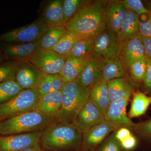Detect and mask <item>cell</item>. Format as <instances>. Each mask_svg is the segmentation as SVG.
<instances>
[{
    "mask_svg": "<svg viewBox=\"0 0 151 151\" xmlns=\"http://www.w3.org/2000/svg\"><path fill=\"white\" fill-rule=\"evenodd\" d=\"M108 1H91L65 24L69 32L95 38L107 28L105 13Z\"/></svg>",
    "mask_w": 151,
    "mask_h": 151,
    "instance_id": "6da1fadb",
    "label": "cell"
},
{
    "mask_svg": "<svg viewBox=\"0 0 151 151\" xmlns=\"http://www.w3.org/2000/svg\"><path fill=\"white\" fill-rule=\"evenodd\" d=\"M90 90L77 79L64 83L62 89V105L55 122L73 124L75 117L89 100Z\"/></svg>",
    "mask_w": 151,
    "mask_h": 151,
    "instance_id": "7a4b0ae2",
    "label": "cell"
},
{
    "mask_svg": "<svg viewBox=\"0 0 151 151\" xmlns=\"http://www.w3.org/2000/svg\"><path fill=\"white\" fill-rule=\"evenodd\" d=\"M55 122L37 110H32L0 122V135L42 132Z\"/></svg>",
    "mask_w": 151,
    "mask_h": 151,
    "instance_id": "3957f363",
    "label": "cell"
},
{
    "mask_svg": "<svg viewBox=\"0 0 151 151\" xmlns=\"http://www.w3.org/2000/svg\"><path fill=\"white\" fill-rule=\"evenodd\" d=\"M40 139L45 148L56 150L78 144L81 136L73 124L55 122L44 130Z\"/></svg>",
    "mask_w": 151,
    "mask_h": 151,
    "instance_id": "277c9868",
    "label": "cell"
},
{
    "mask_svg": "<svg viewBox=\"0 0 151 151\" xmlns=\"http://www.w3.org/2000/svg\"><path fill=\"white\" fill-rule=\"evenodd\" d=\"M39 97L37 89L22 90L12 99L0 104V122L25 112L36 110Z\"/></svg>",
    "mask_w": 151,
    "mask_h": 151,
    "instance_id": "5b68a950",
    "label": "cell"
},
{
    "mask_svg": "<svg viewBox=\"0 0 151 151\" xmlns=\"http://www.w3.org/2000/svg\"><path fill=\"white\" fill-rule=\"evenodd\" d=\"M49 27L43 18L32 23L0 35V42L8 43H28L39 40Z\"/></svg>",
    "mask_w": 151,
    "mask_h": 151,
    "instance_id": "8992f818",
    "label": "cell"
},
{
    "mask_svg": "<svg viewBox=\"0 0 151 151\" xmlns=\"http://www.w3.org/2000/svg\"><path fill=\"white\" fill-rule=\"evenodd\" d=\"M68 58L67 55H61L52 50L40 49L28 61L45 74H59Z\"/></svg>",
    "mask_w": 151,
    "mask_h": 151,
    "instance_id": "52a82bcc",
    "label": "cell"
},
{
    "mask_svg": "<svg viewBox=\"0 0 151 151\" xmlns=\"http://www.w3.org/2000/svg\"><path fill=\"white\" fill-rule=\"evenodd\" d=\"M121 43L118 33L107 28L94 39V52L104 59L119 58Z\"/></svg>",
    "mask_w": 151,
    "mask_h": 151,
    "instance_id": "ba28073f",
    "label": "cell"
},
{
    "mask_svg": "<svg viewBox=\"0 0 151 151\" xmlns=\"http://www.w3.org/2000/svg\"><path fill=\"white\" fill-rule=\"evenodd\" d=\"M42 132L0 137V151H20L39 144Z\"/></svg>",
    "mask_w": 151,
    "mask_h": 151,
    "instance_id": "9c48e42d",
    "label": "cell"
},
{
    "mask_svg": "<svg viewBox=\"0 0 151 151\" xmlns=\"http://www.w3.org/2000/svg\"><path fill=\"white\" fill-rule=\"evenodd\" d=\"M105 121L104 116L89 99L75 117L73 124L78 132L83 134Z\"/></svg>",
    "mask_w": 151,
    "mask_h": 151,
    "instance_id": "30bf717a",
    "label": "cell"
},
{
    "mask_svg": "<svg viewBox=\"0 0 151 151\" xmlns=\"http://www.w3.org/2000/svg\"><path fill=\"white\" fill-rule=\"evenodd\" d=\"M44 74L31 63L26 61L19 64L14 80L23 89H37Z\"/></svg>",
    "mask_w": 151,
    "mask_h": 151,
    "instance_id": "8fae6325",
    "label": "cell"
},
{
    "mask_svg": "<svg viewBox=\"0 0 151 151\" xmlns=\"http://www.w3.org/2000/svg\"><path fill=\"white\" fill-rule=\"evenodd\" d=\"M131 96L112 102L105 116L106 122L112 124L116 129L129 128L134 129L137 124L127 116V107Z\"/></svg>",
    "mask_w": 151,
    "mask_h": 151,
    "instance_id": "7c38bea8",
    "label": "cell"
},
{
    "mask_svg": "<svg viewBox=\"0 0 151 151\" xmlns=\"http://www.w3.org/2000/svg\"><path fill=\"white\" fill-rule=\"evenodd\" d=\"M5 59L19 63L28 61L32 56L40 49L38 41L28 43H3L0 45Z\"/></svg>",
    "mask_w": 151,
    "mask_h": 151,
    "instance_id": "4fadbf2b",
    "label": "cell"
},
{
    "mask_svg": "<svg viewBox=\"0 0 151 151\" xmlns=\"http://www.w3.org/2000/svg\"><path fill=\"white\" fill-rule=\"evenodd\" d=\"M119 58L126 67L129 68L134 62L138 60H147L144 45L138 37L122 42L119 52Z\"/></svg>",
    "mask_w": 151,
    "mask_h": 151,
    "instance_id": "5bb4252c",
    "label": "cell"
},
{
    "mask_svg": "<svg viewBox=\"0 0 151 151\" xmlns=\"http://www.w3.org/2000/svg\"><path fill=\"white\" fill-rule=\"evenodd\" d=\"M103 58L95 52L85 61L83 70L77 78L82 85L91 89L103 78L101 63Z\"/></svg>",
    "mask_w": 151,
    "mask_h": 151,
    "instance_id": "9a60e30c",
    "label": "cell"
},
{
    "mask_svg": "<svg viewBox=\"0 0 151 151\" xmlns=\"http://www.w3.org/2000/svg\"><path fill=\"white\" fill-rule=\"evenodd\" d=\"M62 99V90L41 96L38 100L36 110L55 121L61 108Z\"/></svg>",
    "mask_w": 151,
    "mask_h": 151,
    "instance_id": "2e32d148",
    "label": "cell"
},
{
    "mask_svg": "<svg viewBox=\"0 0 151 151\" xmlns=\"http://www.w3.org/2000/svg\"><path fill=\"white\" fill-rule=\"evenodd\" d=\"M127 10L122 1H109L105 13L107 29L118 32L127 15Z\"/></svg>",
    "mask_w": 151,
    "mask_h": 151,
    "instance_id": "e0dca14e",
    "label": "cell"
},
{
    "mask_svg": "<svg viewBox=\"0 0 151 151\" xmlns=\"http://www.w3.org/2000/svg\"><path fill=\"white\" fill-rule=\"evenodd\" d=\"M89 99L105 117L111 103L108 86V81L103 78L92 86Z\"/></svg>",
    "mask_w": 151,
    "mask_h": 151,
    "instance_id": "ac0fdd59",
    "label": "cell"
},
{
    "mask_svg": "<svg viewBox=\"0 0 151 151\" xmlns=\"http://www.w3.org/2000/svg\"><path fill=\"white\" fill-rule=\"evenodd\" d=\"M42 18L49 28L65 27L63 1L54 0L49 3L44 10Z\"/></svg>",
    "mask_w": 151,
    "mask_h": 151,
    "instance_id": "d6986e66",
    "label": "cell"
},
{
    "mask_svg": "<svg viewBox=\"0 0 151 151\" xmlns=\"http://www.w3.org/2000/svg\"><path fill=\"white\" fill-rule=\"evenodd\" d=\"M128 69L119 58L103 59L101 63L103 78L107 81L127 77Z\"/></svg>",
    "mask_w": 151,
    "mask_h": 151,
    "instance_id": "ffe728a7",
    "label": "cell"
},
{
    "mask_svg": "<svg viewBox=\"0 0 151 151\" xmlns=\"http://www.w3.org/2000/svg\"><path fill=\"white\" fill-rule=\"evenodd\" d=\"M116 129V127L105 121L84 132L83 134V141L87 145H96Z\"/></svg>",
    "mask_w": 151,
    "mask_h": 151,
    "instance_id": "44dd1931",
    "label": "cell"
},
{
    "mask_svg": "<svg viewBox=\"0 0 151 151\" xmlns=\"http://www.w3.org/2000/svg\"><path fill=\"white\" fill-rule=\"evenodd\" d=\"M127 10L126 17L117 32L121 42L137 37L139 34V16L133 11Z\"/></svg>",
    "mask_w": 151,
    "mask_h": 151,
    "instance_id": "7402d4cb",
    "label": "cell"
},
{
    "mask_svg": "<svg viewBox=\"0 0 151 151\" xmlns=\"http://www.w3.org/2000/svg\"><path fill=\"white\" fill-rule=\"evenodd\" d=\"M108 92L111 103L128 96L133 92L132 86L127 77L116 78L108 81Z\"/></svg>",
    "mask_w": 151,
    "mask_h": 151,
    "instance_id": "603a6c76",
    "label": "cell"
},
{
    "mask_svg": "<svg viewBox=\"0 0 151 151\" xmlns=\"http://www.w3.org/2000/svg\"><path fill=\"white\" fill-rule=\"evenodd\" d=\"M86 60L68 58L59 73L64 83L74 81L78 78L83 70Z\"/></svg>",
    "mask_w": 151,
    "mask_h": 151,
    "instance_id": "cb8c5ba5",
    "label": "cell"
},
{
    "mask_svg": "<svg viewBox=\"0 0 151 151\" xmlns=\"http://www.w3.org/2000/svg\"><path fill=\"white\" fill-rule=\"evenodd\" d=\"M151 104V96H148L138 90L133 94L128 117L132 119L143 116L147 112Z\"/></svg>",
    "mask_w": 151,
    "mask_h": 151,
    "instance_id": "d4e9b609",
    "label": "cell"
},
{
    "mask_svg": "<svg viewBox=\"0 0 151 151\" xmlns=\"http://www.w3.org/2000/svg\"><path fill=\"white\" fill-rule=\"evenodd\" d=\"M94 38L84 37L78 40L73 45L68 57L86 60L94 52Z\"/></svg>",
    "mask_w": 151,
    "mask_h": 151,
    "instance_id": "484cf974",
    "label": "cell"
},
{
    "mask_svg": "<svg viewBox=\"0 0 151 151\" xmlns=\"http://www.w3.org/2000/svg\"><path fill=\"white\" fill-rule=\"evenodd\" d=\"M68 32L65 27L50 28L38 40L40 49H51Z\"/></svg>",
    "mask_w": 151,
    "mask_h": 151,
    "instance_id": "4316f807",
    "label": "cell"
},
{
    "mask_svg": "<svg viewBox=\"0 0 151 151\" xmlns=\"http://www.w3.org/2000/svg\"><path fill=\"white\" fill-rule=\"evenodd\" d=\"M64 83L59 74H45L37 90L41 97L50 92L61 91Z\"/></svg>",
    "mask_w": 151,
    "mask_h": 151,
    "instance_id": "83f0119b",
    "label": "cell"
},
{
    "mask_svg": "<svg viewBox=\"0 0 151 151\" xmlns=\"http://www.w3.org/2000/svg\"><path fill=\"white\" fill-rule=\"evenodd\" d=\"M83 37H84L75 33L68 32L57 44L50 50H54L61 55L68 56L74 44Z\"/></svg>",
    "mask_w": 151,
    "mask_h": 151,
    "instance_id": "f1b7e54d",
    "label": "cell"
},
{
    "mask_svg": "<svg viewBox=\"0 0 151 151\" xmlns=\"http://www.w3.org/2000/svg\"><path fill=\"white\" fill-rule=\"evenodd\" d=\"M23 90L15 80L0 83V104L6 103Z\"/></svg>",
    "mask_w": 151,
    "mask_h": 151,
    "instance_id": "f546056e",
    "label": "cell"
},
{
    "mask_svg": "<svg viewBox=\"0 0 151 151\" xmlns=\"http://www.w3.org/2000/svg\"><path fill=\"white\" fill-rule=\"evenodd\" d=\"M91 1L88 0H64L63 10L64 21L66 23L83 7Z\"/></svg>",
    "mask_w": 151,
    "mask_h": 151,
    "instance_id": "4dcf8cb0",
    "label": "cell"
},
{
    "mask_svg": "<svg viewBox=\"0 0 151 151\" xmlns=\"http://www.w3.org/2000/svg\"><path fill=\"white\" fill-rule=\"evenodd\" d=\"M19 63L7 60L0 63V83L9 80H14L16 72Z\"/></svg>",
    "mask_w": 151,
    "mask_h": 151,
    "instance_id": "1f68e13d",
    "label": "cell"
},
{
    "mask_svg": "<svg viewBox=\"0 0 151 151\" xmlns=\"http://www.w3.org/2000/svg\"><path fill=\"white\" fill-rule=\"evenodd\" d=\"M147 60H137L128 68L132 78L137 82H143L145 80L147 70Z\"/></svg>",
    "mask_w": 151,
    "mask_h": 151,
    "instance_id": "d6a6232c",
    "label": "cell"
},
{
    "mask_svg": "<svg viewBox=\"0 0 151 151\" xmlns=\"http://www.w3.org/2000/svg\"><path fill=\"white\" fill-rule=\"evenodd\" d=\"M122 1L127 9L135 12L139 16L150 13L141 0H123Z\"/></svg>",
    "mask_w": 151,
    "mask_h": 151,
    "instance_id": "836d02e7",
    "label": "cell"
},
{
    "mask_svg": "<svg viewBox=\"0 0 151 151\" xmlns=\"http://www.w3.org/2000/svg\"><path fill=\"white\" fill-rule=\"evenodd\" d=\"M139 22V34L146 37L151 38V15H142Z\"/></svg>",
    "mask_w": 151,
    "mask_h": 151,
    "instance_id": "e575fe53",
    "label": "cell"
},
{
    "mask_svg": "<svg viewBox=\"0 0 151 151\" xmlns=\"http://www.w3.org/2000/svg\"><path fill=\"white\" fill-rule=\"evenodd\" d=\"M120 142L116 139L115 134L111 135L100 148V151H122Z\"/></svg>",
    "mask_w": 151,
    "mask_h": 151,
    "instance_id": "d590c367",
    "label": "cell"
},
{
    "mask_svg": "<svg viewBox=\"0 0 151 151\" xmlns=\"http://www.w3.org/2000/svg\"><path fill=\"white\" fill-rule=\"evenodd\" d=\"M134 129L144 137L151 138V119L144 123L137 124Z\"/></svg>",
    "mask_w": 151,
    "mask_h": 151,
    "instance_id": "8d00e7d4",
    "label": "cell"
},
{
    "mask_svg": "<svg viewBox=\"0 0 151 151\" xmlns=\"http://www.w3.org/2000/svg\"><path fill=\"white\" fill-rule=\"evenodd\" d=\"M147 70L145 77L144 81V88L145 91L151 92V59L148 58L147 60Z\"/></svg>",
    "mask_w": 151,
    "mask_h": 151,
    "instance_id": "74e56055",
    "label": "cell"
},
{
    "mask_svg": "<svg viewBox=\"0 0 151 151\" xmlns=\"http://www.w3.org/2000/svg\"><path fill=\"white\" fill-rule=\"evenodd\" d=\"M137 143L136 138L132 135L120 142L121 146L127 150H132L134 148Z\"/></svg>",
    "mask_w": 151,
    "mask_h": 151,
    "instance_id": "f35d334b",
    "label": "cell"
},
{
    "mask_svg": "<svg viewBox=\"0 0 151 151\" xmlns=\"http://www.w3.org/2000/svg\"><path fill=\"white\" fill-rule=\"evenodd\" d=\"M138 37L143 43L146 55L148 58L151 59V38L145 37L139 34Z\"/></svg>",
    "mask_w": 151,
    "mask_h": 151,
    "instance_id": "ab89813d",
    "label": "cell"
},
{
    "mask_svg": "<svg viewBox=\"0 0 151 151\" xmlns=\"http://www.w3.org/2000/svg\"><path fill=\"white\" fill-rule=\"evenodd\" d=\"M115 134L116 139L120 142L132 135L130 130L127 128H121Z\"/></svg>",
    "mask_w": 151,
    "mask_h": 151,
    "instance_id": "60d3db41",
    "label": "cell"
},
{
    "mask_svg": "<svg viewBox=\"0 0 151 151\" xmlns=\"http://www.w3.org/2000/svg\"><path fill=\"white\" fill-rule=\"evenodd\" d=\"M20 151H40V148L39 145V144H37L34 145L30 146V147L23 149Z\"/></svg>",
    "mask_w": 151,
    "mask_h": 151,
    "instance_id": "b9f144b4",
    "label": "cell"
},
{
    "mask_svg": "<svg viewBox=\"0 0 151 151\" xmlns=\"http://www.w3.org/2000/svg\"><path fill=\"white\" fill-rule=\"evenodd\" d=\"M4 59V57L2 51L0 49V63H2L3 60Z\"/></svg>",
    "mask_w": 151,
    "mask_h": 151,
    "instance_id": "7bdbcfd3",
    "label": "cell"
},
{
    "mask_svg": "<svg viewBox=\"0 0 151 151\" xmlns=\"http://www.w3.org/2000/svg\"><path fill=\"white\" fill-rule=\"evenodd\" d=\"M149 12H150V13H151V2L150 3V6H149Z\"/></svg>",
    "mask_w": 151,
    "mask_h": 151,
    "instance_id": "ee69618b",
    "label": "cell"
},
{
    "mask_svg": "<svg viewBox=\"0 0 151 151\" xmlns=\"http://www.w3.org/2000/svg\"><path fill=\"white\" fill-rule=\"evenodd\" d=\"M150 13V14H151V13Z\"/></svg>",
    "mask_w": 151,
    "mask_h": 151,
    "instance_id": "f6af8a7d",
    "label": "cell"
}]
</instances>
